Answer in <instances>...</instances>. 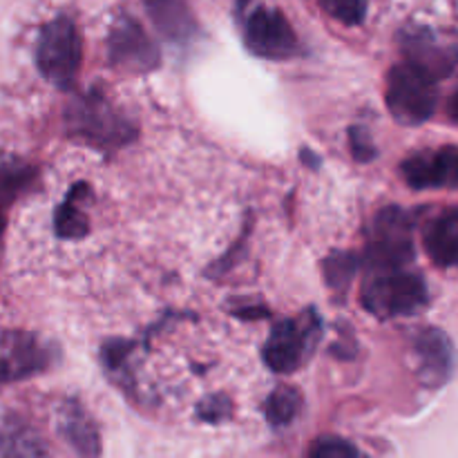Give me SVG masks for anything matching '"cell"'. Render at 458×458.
Wrapping results in <instances>:
<instances>
[{
    "label": "cell",
    "instance_id": "cell-1",
    "mask_svg": "<svg viewBox=\"0 0 458 458\" xmlns=\"http://www.w3.org/2000/svg\"><path fill=\"white\" fill-rule=\"evenodd\" d=\"M67 128L74 137L101 150H114L137 137V128L123 112L98 89L83 92L65 112Z\"/></svg>",
    "mask_w": 458,
    "mask_h": 458
},
{
    "label": "cell",
    "instance_id": "cell-2",
    "mask_svg": "<svg viewBox=\"0 0 458 458\" xmlns=\"http://www.w3.org/2000/svg\"><path fill=\"white\" fill-rule=\"evenodd\" d=\"M362 307L380 320L387 318L414 316L428 304V286L423 277L396 271H374V276L362 284Z\"/></svg>",
    "mask_w": 458,
    "mask_h": 458
},
{
    "label": "cell",
    "instance_id": "cell-3",
    "mask_svg": "<svg viewBox=\"0 0 458 458\" xmlns=\"http://www.w3.org/2000/svg\"><path fill=\"white\" fill-rule=\"evenodd\" d=\"M83 58V43L74 21L58 16L43 27L36 45V65L47 83L67 89L74 85Z\"/></svg>",
    "mask_w": 458,
    "mask_h": 458
},
{
    "label": "cell",
    "instance_id": "cell-4",
    "mask_svg": "<svg viewBox=\"0 0 458 458\" xmlns=\"http://www.w3.org/2000/svg\"><path fill=\"white\" fill-rule=\"evenodd\" d=\"M437 83L428 67L401 63L387 76V110L403 125H420L437 110Z\"/></svg>",
    "mask_w": 458,
    "mask_h": 458
},
{
    "label": "cell",
    "instance_id": "cell-5",
    "mask_svg": "<svg viewBox=\"0 0 458 458\" xmlns=\"http://www.w3.org/2000/svg\"><path fill=\"white\" fill-rule=\"evenodd\" d=\"M414 259L411 219L401 208H383L374 217L367 244V262L374 271H396Z\"/></svg>",
    "mask_w": 458,
    "mask_h": 458
},
{
    "label": "cell",
    "instance_id": "cell-6",
    "mask_svg": "<svg viewBox=\"0 0 458 458\" xmlns=\"http://www.w3.org/2000/svg\"><path fill=\"white\" fill-rule=\"evenodd\" d=\"M107 58L121 74H150L159 67L161 56L148 31L130 13L114 18L107 31Z\"/></svg>",
    "mask_w": 458,
    "mask_h": 458
},
{
    "label": "cell",
    "instance_id": "cell-7",
    "mask_svg": "<svg viewBox=\"0 0 458 458\" xmlns=\"http://www.w3.org/2000/svg\"><path fill=\"white\" fill-rule=\"evenodd\" d=\"M318 338H320V327L313 313L298 320L277 322L264 344V362L276 374H293L313 352Z\"/></svg>",
    "mask_w": 458,
    "mask_h": 458
},
{
    "label": "cell",
    "instance_id": "cell-8",
    "mask_svg": "<svg viewBox=\"0 0 458 458\" xmlns=\"http://www.w3.org/2000/svg\"><path fill=\"white\" fill-rule=\"evenodd\" d=\"M244 45L250 54L268 61H286L300 52V40L289 18L268 7H258L246 16Z\"/></svg>",
    "mask_w": 458,
    "mask_h": 458
},
{
    "label": "cell",
    "instance_id": "cell-9",
    "mask_svg": "<svg viewBox=\"0 0 458 458\" xmlns=\"http://www.w3.org/2000/svg\"><path fill=\"white\" fill-rule=\"evenodd\" d=\"M49 362V347L34 335L0 331V385L38 374L47 369Z\"/></svg>",
    "mask_w": 458,
    "mask_h": 458
},
{
    "label": "cell",
    "instance_id": "cell-10",
    "mask_svg": "<svg viewBox=\"0 0 458 458\" xmlns=\"http://www.w3.org/2000/svg\"><path fill=\"white\" fill-rule=\"evenodd\" d=\"M403 179L416 191L458 186V148H438L411 155L403 164Z\"/></svg>",
    "mask_w": 458,
    "mask_h": 458
},
{
    "label": "cell",
    "instance_id": "cell-11",
    "mask_svg": "<svg viewBox=\"0 0 458 458\" xmlns=\"http://www.w3.org/2000/svg\"><path fill=\"white\" fill-rule=\"evenodd\" d=\"M414 356L419 362V376L429 387H438L450 376L454 356H452V344L445 334L438 329L420 331L414 343Z\"/></svg>",
    "mask_w": 458,
    "mask_h": 458
},
{
    "label": "cell",
    "instance_id": "cell-12",
    "mask_svg": "<svg viewBox=\"0 0 458 458\" xmlns=\"http://www.w3.org/2000/svg\"><path fill=\"white\" fill-rule=\"evenodd\" d=\"M148 16L164 38L188 43L195 36L197 22L186 0H146Z\"/></svg>",
    "mask_w": 458,
    "mask_h": 458
},
{
    "label": "cell",
    "instance_id": "cell-13",
    "mask_svg": "<svg viewBox=\"0 0 458 458\" xmlns=\"http://www.w3.org/2000/svg\"><path fill=\"white\" fill-rule=\"evenodd\" d=\"M58 425L65 437V441L74 447V452L81 458H97L101 452V438H98V429L94 420L89 419L88 411L74 401H67L61 407V416H58Z\"/></svg>",
    "mask_w": 458,
    "mask_h": 458
},
{
    "label": "cell",
    "instance_id": "cell-14",
    "mask_svg": "<svg viewBox=\"0 0 458 458\" xmlns=\"http://www.w3.org/2000/svg\"><path fill=\"white\" fill-rule=\"evenodd\" d=\"M425 250L434 264L443 268H458V210L438 215L425 228Z\"/></svg>",
    "mask_w": 458,
    "mask_h": 458
},
{
    "label": "cell",
    "instance_id": "cell-15",
    "mask_svg": "<svg viewBox=\"0 0 458 458\" xmlns=\"http://www.w3.org/2000/svg\"><path fill=\"white\" fill-rule=\"evenodd\" d=\"M88 197L89 192L85 183H76L67 192L65 201L58 206L56 217H54V228H56L58 237L76 240V237H83L88 233V215H85V199Z\"/></svg>",
    "mask_w": 458,
    "mask_h": 458
},
{
    "label": "cell",
    "instance_id": "cell-16",
    "mask_svg": "<svg viewBox=\"0 0 458 458\" xmlns=\"http://www.w3.org/2000/svg\"><path fill=\"white\" fill-rule=\"evenodd\" d=\"M34 168L13 155H0V210L18 199L34 182Z\"/></svg>",
    "mask_w": 458,
    "mask_h": 458
},
{
    "label": "cell",
    "instance_id": "cell-17",
    "mask_svg": "<svg viewBox=\"0 0 458 458\" xmlns=\"http://www.w3.org/2000/svg\"><path fill=\"white\" fill-rule=\"evenodd\" d=\"M0 456L3 458H47L43 441L34 429L22 423H7L0 429Z\"/></svg>",
    "mask_w": 458,
    "mask_h": 458
},
{
    "label": "cell",
    "instance_id": "cell-18",
    "mask_svg": "<svg viewBox=\"0 0 458 458\" xmlns=\"http://www.w3.org/2000/svg\"><path fill=\"white\" fill-rule=\"evenodd\" d=\"M300 405H302V398L293 387H277L267 398L264 414H267V420L273 428H286L298 416Z\"/></svg>",
    "mask_w": 458,
    "mask_h": 458
},
{
    "label": "cell",
    "instance_id": "cell-19",
    "mask_svg": "<svg viewBox=\"0 0 458 458\" xmlns=\"http://www.w3.org/2000/svg\"><path fill=\"white\" fill-rule=\"evenodd\" d=\"M356 273V258L349 253H334L325 262V277L331 289L344 291Z\"/></svg>",
    "mask_w": 458,
    "mask_h": 458
},
{
    "label": "cell",
    "instance_id": "cell-20",
    "mask_svg": "<svg viewBox=\"0 0 458 458\" xmlns=\"http://www.w3.org/2000/svg\"><path fill=\"white\" fill-rule=\"evenodd\" d=\"M320 4L334 21L343 22V25L353 27L365 21V0H320Z\"/></svg>",
    "mask_w": 458,
    "mask_h": 458
},
{
    "label": "cell",
    "instance_id": "cell-21",
    "mask_svg": "<svg viewBox=\"0 0 458 458\" xmlns=\"http://www.w3.org/2000/svg\"><path fill=\"white\" fill-rule=\"evenodd\" d=\"M309 458H367L353 443L343 441V438H320L311 447Z\"/></svg>",
    "mask_w": 458,
    "mask_h": 458
},
{
    "label": "cell",
    "instance_id": "cell-22",
    "mask_svg": "<svg viewBox=\"0 0 458 458\" xmlns=\"http://www.w3.org/2000/svg\"><path fill=\"white\" fill-rule=\"evenodd\" d=\"M349 137H352V152L358 161L374 159V155H376L374 143H371L369 134H367L365 128L356 125V128L349 130Z\"/></svg>",
    "mask_w": 458,
    "mask_h": 458
},
{
    "label": "cell",
    "instance_id": "cell-23",
    "mask_svg": "<svg viewBox=\"0 0 458 458\" xmlns=\"http://www.w3.org/2000/svg\"><path fill=\"white\" fill-rule=\"evenodd\" d=\"M199 414H201V419H206V420L222 419V416L228 414V403L224 401V398H210V401H206L204 405H201Z\"/></svg>",
    "mask_w": 458,
    "mask_h": 458
},
{
    "label": "cell",
    "instance_id": "cell-24",
    "mask_svg": "<svg viewBox=\"0 0 458 458\" xmlns=\"http://www.w3.org/2000/svg\"><path fill=\"white\" fill-rule=\"evenodd\" d=\"M447 114L452 116V121L458 123V88L454 89V94L450 97V103H447Z\"/></svg>",
    "mask_w": 458,
    "mask_h": 458
},
{
    "label": "cell",
    "instance_id": "cell-25",
    "mask_svg": "<svg viewBox=\"0 0 458 458\" xmlns=\"http://www.w3.org/2000/svg\"><path fill=\"white\" fill-rule=\"evenodd\" d=\"M313 157H316V155H313V152H309V150H302V161H307V164L311 165V168H316V165H318V161L313 159Z\"/></svg>",
    "mask_w": 458,
    "mask_h": 458
},
{
    "label": "cell",
    "instance_id": "cell-26",
    "mask_svg": "<svg viewBox=\"0 0 458 458\" xmlns=\"http://www.w3.org/2000/svg\"><path fill=\"white\" fill-rule=\"evenodd\" d=\"M3 228H4V217H3V210H0V237H3Z\"/></svg>",
    "mask_w": 458,
    "mask_h": 458
}]
</instances>
